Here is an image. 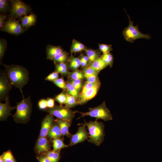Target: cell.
Segmentation results:
<instances>
[{"label": "cell", "instance_id": "6da1fadb", "mask_svg": "<svg viewBox=\"0 0 162 162\" xmlns=\"http://www.w3.org/2000/svg\"><path fill=\"white\" fill-rule=\"evenodd\" d=\"M2 64L5 67V71L10 82L12 86L20 90L24 98L22 88L29 81L30 77L28 70L21 65Z\"/></svg>", "mask_w": 162, "mask_h": 162}, {"label": "cell", "instance_id": "7a4b0ae2", "mask_svg": "<svg viewBox=\"0 0 162 162\" xmlns=\"http://www.w3.org/2000/svg\"><path fill=\"white\" fill-rule=\"evenodd\" d=\"M77 125H83L87 127L89 136L88 139V142L97 146H100L103 142L105 134L104 125L103 122L98 121L97 119L88 122L84 121L83 123H79Z\"/></svg>", "mask_w": 162, "mask_h": 162}, {"label": "cell", "instance_id": "3957f363", "mask_svg": "<svg viewBox=\"0 0 162 162\" xmlns=\"http://www.w3.org/2000/svg\"><path fill=\"white\" fill-rule=\"evenodd\" d=\"M32 104L31 97L23 99L17 103L16 112L13 115L14 121L18 123H26L28 122L32 111Z\"/></svg>", "mask_w": 162, "mask_h": 162}, {"label": "cell", "instance_id": "277c9868", "mask_svg": "<svg viewBox=\"0 0 162 162\" xmlns=\"http://www.w3.org/2000/svg\"><path fill=\"white\" fill-rule=\"evenodd\" d=\"M89 111L86 112H82L76 111V112H79L81 116L77 119L85 116H89L95 118L96 119H101L104 121L112 119V114L109 110L106 107V103L104 101L100 105L94 108L90 107Z\"/></svg>", "mask_w": 162, "mask_h": 162}, {"label": "cell", "instance_id": "5b68a950", "mask_svg": "<svg viewBox=\"0 0 162 162\" xmlns=\"http://www.w3.org/2000/svg\"><path fill=\"white\" fill-rule=\"evenodd\" d=\"M127 14L129 19V24L127 27L124 28L122 32L123 36L125 40L129 42L133 43L136 40L139 38L150 39L151 36L148 34H144L141 32L139 29L138 25L134 26L130 16L127 13Z\"/></svg>", "mask_w": 162, "mask_h": 162}, {"label": "cell", "instance_id": "8992f818", "mask_svg": "<svg viewBox=\"0 0 162 162\" xmlns=\"http://www.w3.org/2000/svg\"><path fill=\"white\" fill-rule=\"evenodd\" d=\"M44 111L58 118L72 122L75 116L76 111L71 110L65 106L55 105L52 108H47Z\"/></svg>", "mask_w": 162, "mask_h": 162}, {"label": "cell", "instance_id": "52a82bcc", "mask_svg": "<svg viewBox=\"0 0 162 162\" xmlns=\"http://www.w3.org/2000/svg\"><path fill=\"white\" fill-rule=\"evenodd\" d=\"M9 2L11 6L10 14L12 18H21L27 16L31 11L29 6L21 0H11Z\"/></svg>", "mask_w": 162, "mask_h": 162}, {"label": "cell", "instance_id": "ba28073f", "mask_svg": "<svg viewBox=\"0 0 162 162\" xmlns=\"http://www.w3.org/2000/svg\"><path fill=\"white\" fill-rule=\"evenodd\" d=\"M1 31L15 35H19L23 33L26 29L23 28L19 22L13 18L7 20Z\"/></svg>", "mask_w": 162, "mask_h": 162}, {"label": "cell", "instance_id": "9c48e42d", "mask_svg": "<svg viewBox=\"0 0 162 162\" xmlns=\"http://www.w3.org/2000/svg\"><path fill=\"white\" fill-rule=\"evenodd\" d=\"M5 71L0 73V100H6L9 98V93L12 87Z\"/></svg>", "mask_w": 162, "mask_h": 162}, {"label": "cell", "instance_id": "30bf717a", "mask_svg": "<svg viewBox=\"0 0 162 162\" xmlns=\"http://www.w3.org/2000/svg\"><path fill=\"white\" fill-rule=\"evenodd\" d=\"M86 126L81 125L76 133L70 137L69 146H72L82 142L89 138V133L87 132Z\"/></svg>", "mask_w": 162, "mask_h": 162}, {"label": "cell", "instance_id": "8fae6325", "mask_svg": "<svg viewBox=\"0 0 162 162\" xmlns=\"http://www.w3.org/2000/svg\"><path fill=\"white\" fill-rule=\"evenodd\" d=\"M50 146L47 137H39L35 146V152L39 155L45 154L50 151Z\"/></svg>", "mask_w": 162, "mask_h": 162}, {"label": "cell", "instance_id": "7c38bea8", "mask_svg": "<svg viewBox=\"0 0 162 162\" xmlns=\"http://www.w3.org/2000/svg\"><path fill=\"white\" fill-rule=\"evenodd\" d=\"M54 121L53 115L49 114L45 116L42 121L39 137H46Z\"/></svg>", "mask_w": 162, "mask_h": 162}, {"label": "cell", "instance_id": "4fadbf2b", "mask_svg": "<svg viewBox=\"0 0 162 162\" xmlns=\"http://www.w3.org/2000/svg\"><path fill=\"white\" fill-rule=\"evenodd\" d=\"M100 86L99 83L83 94L80 95L78 100V105H83L94 98L97 94Z\"/></svg>", "mask_w": 162, "mask_h": 162}, {"label": "cell", "instance_id": "5bb4252c", "mask_svg": "<svg viewBox=\"0 0 162 162\" xmlns=\"http://www.w3.org/2000/svg\"><path fill=\"white\" fill-rule=\"evenodd\" d=\"M4 103H0V120L4 121L7 120L11 115V111L15 109V106H11L10 104L9 98L7 99Z\"/></svg>", "mask_w": 162, "mask_h": 162}, {"label": "cell", "instance_id": "9a60e30c", "mask_svg": "<svg viewBox=\"0 0 162 162\" xmlns=\"http://www.w3.org/2000/svg\"><path fill=\"white\" fill-rule=\"evenodd\" d=\"M55 121L59 125L62 136H66L70 138L72 134L69 133V129L71 124V122L58 118L55 120Z\"/></svg>", "mask_w": 162, "mask_h": 162}, {"label": "cell", "instance_id": "2e32d148", "mask_svg": "<svg viewBox=\"0 0 162 162\" xmlns=\"http://www.w3.org/2000/svg\"><path fill=\"white\" fill-rule=\"evenodd\" d=\"M64 50L60 46L48 45L46 47V58L52 59L61 53Z\"/></svg>", "mask_w": 162, "mask_h": 162}, {"label": "cell", "instance_id": "e0dca14e", "mask_svg": "<svg viewBox=\"0 0 162 162\" xmlns=\"http://www.w3.org/2000/svg\"><path fill=\"white\" fill-rule=\"evenodd\" d=\"M36 20V16L34 14H31L20 18L22 26L26 29L34 25Z\"/></svg>", "mask_w": 162, "mask_h": 162}, {"label": "cell", "instance_id": "ac0fdd59", "mask_svg": "<svg viewBox=\"0 0 162 162\" xmlns=\"http://www.w3.org/2000/svg\"><path fill=\"white\" fill-rule=\"evenodd\" d=\"M62 136L59 126L55 121L48 133L47 136L50 140H51L56 138H61Z\"/></svg>", "mask_w": 162, "mask_h": 162}, {"label": "cell", "instance_id": "d6986e66", "mask_svg": "<svg viewBox=\"0 0 162 162\" xmlns=\"http://www.w3.org/2000/svg\"><path fill=\"white\" fill-rule=\"evenodd\" d=\"M87 48V47L81 42L73 39L71 46L70 51L72 54L75 53L84 51Z\"/></svg>", "mask_w": 162, "mask_h": 162}, {"label": "cell", "instance_id": "ffe728a7", "mask_svg": "<svg viewBox=\"0 0 162 162\" xmlns=\"http://www.w3.org/2000/svg\"><path fill=\"white\" fill-rule=\"evenodd\" d=\"M70 57L69 53L63 50L52 60L54 62V63L68 62H69Z\"/></svg>", "mask_w": 162, "mask_h": 162}, {"label": "cell", "instance_id": "44dd1931", "mask_svg": "<svg viewBox=\"0 0 162 162\" xmlns=\"http://www.w3.org/2000/svg\"><path fill=\"white\" fill-rule=\"evenodd\" d=\"M84 51L88 58V65L101 56L100 51L96 50L87 48Z\"/></svg>", "mask_w": 162, "mask_h": 162}, {"label": "cell", "instance_id": "7402d4cb", "mask_svg": "<svg viewBox=\"0 0 162 162\" xmlns=\"http://www.w3.org/2000/svg\"><path fill=\"white\" fill-rule=\"evenodd\" d=\"M56 71L64 76L68 75L69 72V63L63 62L59 63H54Z\"/></svg>", "mask_w": 162, "mask_h": 162}, {"label": "cell", "instance_id": "603a6c76", "mask_svg": "<svg viewBox=\"0 0 162 162\" xmlns=\"http://www.w3.org/2000/svg\"><path fill=\"white\" fill-rule=\"evenodd\" d=\"M88 66L100 72L101 70L107 67L108 65L100 57L89 64Z\"/></svg>", "mask_w": 162, "mask_h": 162}, {"label": "cell", "instance_id": "cb8c5ba5", "mask_svg": "<svg viewBox=\"0 0 162 162\" xmlns=\"http://www.w3.org/2000/svg\"><path fill=\"white\" fill-rule=\"evenodd\" d=\"M69 62V68L74 71L78 70L81 66V62L79 57H74L72 54L70 57Z\"/></svg>", "mask_w": 162, "mask_h": 162}, {"label": "cell", "instance_id": "d4e9b609", "mask_svg": "<svg viewBox=\"0 0 162 162\" xmlns=\"http://www.w3.org/2000/svg\"><path fill=\"white\" fill-rule=\"evenodd\" d=\"M53 150L56 151H60L61 149L68 146L64 144L63 139L58 138L52 140Z\"/></svg>", "mask_w": 162, "mask_h": 162}, {"label": "cell", "instance_id": "484cf974", "mask_svg": "<svg viewBox=\"0 0 162 162\" xmlns=\"http://www.w3.org/2000/svg\"><path fill=\"white\" fill-rule=\"evenodd\" d=\"M66 85L67 88L66 92L67 94L74 97L78 100L80 95L78 91L73 86L70 82H66Z\"/></svg>", "mask_w": 162, "mask_h": 162}, {"label": "cell", "instance_id": "4316f807", "mask_svg": "<svg viewBox=\"0 0 162 162\" xmlns=\"http://www.w3.org/2000/svg\"><path fill=\"white\" fill-rule=\"evenodd\" d=\"M60 151H56L53 150L45 154L51 162H58L60 157Z\"/></svg>", "mask_w": 162, "mask_h": 162}, {"label": "cell", "instance_id": "83f0119b", "mask_svg": "<svg viewBox=\"0 0 162 162\" xmlns=\"http://www.w3.org/2000/svg\"><path fill=\"white\" fill-rule=\"evenodd\" d=\"M0 158L4 162H17L10 150L4 152L0 156Z\"/></svg>", "mask_w": 162, "mask_h": 162}, {"label": "cell", "instance_id": "f1b7e54d", "mask_svg": "<svg viewBox=\"0 0 162 162\" xmlns=\"http://www.w3.org/2000/svg\"><path fill=\"white\" fill-rule=\"evenodd\" d=\"M104 62L108 66L112 67L113 62V57L110 52L103 53L100 56Z\"/></svg>", "mask_w": 162, "mask_h": 162}, {"label": "cell", "instance_id": "f546056e", "mask_svg": "<svg viewBox=\"0 0 162 162\" xmlns=\"http://www.w3.org/2000/svg\"><path fill=\"white\" fill-rule=\"evenodd\" d=\"M68 76L71 80H82L85 78L82 71L78 70L69 72Z\"/></svg>", "mask_w": 162, "mask_h": 162}, {"label": "cell", "instance_id": "4dcf8cb0", "mask_svg": "<svg viewBox=\"0 0 162 162\" xmlns=\"http://www.w3.org/2000/svg\"><path fill=\"white\" fill-rule=\"evenodd\" d=\"M77 101L74 97L67 93V100L65 104V106L70 108L74 107L78 105Z\"/></svg>", "mask_w": 162, "mask_h": 162}, {"label": "cell", "instance_id": "1f68e13d", "mask_svg": "<svg viewBox=\"0 0 162 162\" xmlns=\"http://www.w3.org/2000/svg\"><path fill=\"white\" fill-rule=\"evenodd\" d=\"M67 93L66 91H63L60 93L56 96L55 100L58 102L61 105L65 104L67 100Z\"/></svg>", "mask_w": 162, "mask_h": 162}, {"label": "cell", "instance_id": "d6a6232c", "mask_svg": "<svg viewBox=\"0 0 162 162\" xmlns=\"http://www.w3.org/2000/svg\"><path fill=\"white\" fill-rule=\"evenodd\" d=\"M7 42L4 38L0 40V61L1 62L6 50Z\"/></svg>", "mask_w": 162, "mask_h": 162}, {"label": "cell", "instance_id": "836d02e7", "mask_svg": "<svg viewBox=\"0 0 162 162\" xmlns=\"http://www.w3.org/2000/svg\"><path fill=\"white\" fill-rule=\"evenodd\" d=\"M100 83V82L99 80L96 82L93 83H90L85 82L83 86L81 93H80V95L83 94L86 91L91 89Z\"/></svg>", "mask_w": 162, "mask_h": 162}, {"label": "cell", "instance_id": "e575fe53", "mask_svg": "<svg viewBox=\"0 0 162 162\" xmlns=\"http://www.w3.org/2000/svg\"><path fill=\"white\" fill-rule=\"evenodd\" d=\"M82 71L84 74L85 78H86L94 74L98 71L88 66L83 68Z\"/></svg>", "mask_w": 162, "mask_h": 162}, {"label": "cell", "instance_id": "d590c367", "mask_svg": "<svg viewBox=\"0 0 162 162\" xmlns=\"http://www.w3.org/2000/svg\"><path fill=\"white\" fill-rule=\"evenodd\" d=\"M99 50L103 53L110 52L113 49L111 44L107 45L103 44H98Z\"/></svg>", "mask_w": 162, "mask_h": 162}, {"label": "cell", "instance_id": "8d00e7d4", "mask_svg": "<svg viewBox=\"0 0 162 162\" xmlns=\"http://www.w3.org/2000/svg\"><path fill=\"white\" fill-rule=\"evenodd\" d=\"M70 82L79 92L81 91L83 86L82 80L71 79Z\"/></svg>", "mask_w": 162, "mask_h": 162}, {"label": "cell", "instance_id": "74e56055", "mask_svg": "<svg viewBox=\"0 0 162 162\" xmlns=\"http://www.w3.org/2000/svg\"><path fill=\"white\" fill-rule=\"evenodd\" d=\"M52 82L59 88L62 89L64 91H66V82L62 78H58L52 81Z\"/></svg>", "mask_w": 162, "mask_h": 162}, {"label": "cell", "instance_id": "f35d334b", "mask_svg": "<svg viewBox=\"0 0 162 162\" xmlns=\"http://www.w3.org/2000/svg\"><path fill=\"white\" fill-rule=\"evenodd\" d=\"M9 1L7 0H0V11L4 12L9 8Z\"/></svg>", "mask_w": 162, "mask_h": 162}, {"label": "cell", "instance_id": "ab89813d", "mask_svg": "<svg viewBox=\"0 0 162 162\" xmlns=\"http://www.w3.org/2000/svg\"><path fill=\"white\" fill-rule=\"evenodd\" d=\"M59 74L56 71H54L47 76L45 79L46 80L52 82L58 78Z\"/></svg>", "mask_w": 162, "mask_h": 162}, {"label": "cell", "instance_id": "60d3db41", "mask_svg": "<svg viewBox=\"0 0 162 162\" xmlns=\"http://www.w3.org/2000/svg\"><path fill=\"white\" fill-rule=\"evenodd\" d=\"M79 58L81 61V66L83 68L88 66L89 59L86 56L81 54Z\"/></svg>", "mask_w": 162, "mask_h": 162}, {"label": "cell", "instance_id": "b9f144b4", "mask_svg": "<svg viewBox=\"0 0 162 162\" xmlns=\"http://www.w3.org/2000/svg\"><path fill=\"white\" fill-rule=\"evenodd\" d=\"M99 72H97L91 76L86 78V82L90 83H93L96 82L99 80L98 75Z\"/></svg>", "mask_w": 162, "mask_h": 162}, {"label": "cell", "instance_id": "7bdbcfd3", "mask_svg": "<svg viewBox=\"0 0 162 162\" xmlns=\"http://www.w3.org/2000/svg\"><path fill=\"white\" fill-rule=\"evenodd\" d=\"M38 105L40 109L44 110L47 108L46 100L43 99L40 100L38 103Z\"/></svg>", "mask_w": 162, "mask_h": 162}, {"label": "cell", "instance_id": "ee69618b", "mask_svg": "<svg viewBox=\"0 0 162 162\" xmlns=\"http://www.w3.org/2000/svg\"><path fill=\"white\" fill-rule=\"evenodd\" d=\"M38 162H51L45 154L39 155L37 157Z\"/></svg>", "mask_w": 162, "mask_h": 162}, {"label": "cell", "instance_id": "f6af8a7d", "mask_svg": "<svg viewBox=\"0 0 162 162\" xmlns=\"http://www.w3.org/2000/svg\"><path fill=\"white\" fill-rule=\"evenodd\" d=\"M47 108H52L55 106V100L52 98H47L46 99Z\"/></svg>", "mask_w": 162, "mask_h": 162}, {"label": "cell", "instance_id": "bcb514c9", "mask_svg": "<svg viewBox=\"0 0 162 162\" xmlns=\"http://www.w3.org/2000/svg\"><path fill=\"white\" fill-rule=\"evenodd\" d=\"M8 18L7 16L1 14L0 15V28L1 29L4 25L7 19Z\"/></svg>", "mask_w": 162, "mask_h": 162}, {"label": "cell", "instance_id": "7dc6e473", "mask_svg": "<svg viewBox=\"0 0 162 162\" xmlns=\"http://www.w3.org/2000/svg\"><path fill=\"white\" fill-rule=\"evenodd\" d=\"M0 162H4L1 158H0Z\"/></svg>", "mask_w": 162, "mask_h": 162}]
</instances>
